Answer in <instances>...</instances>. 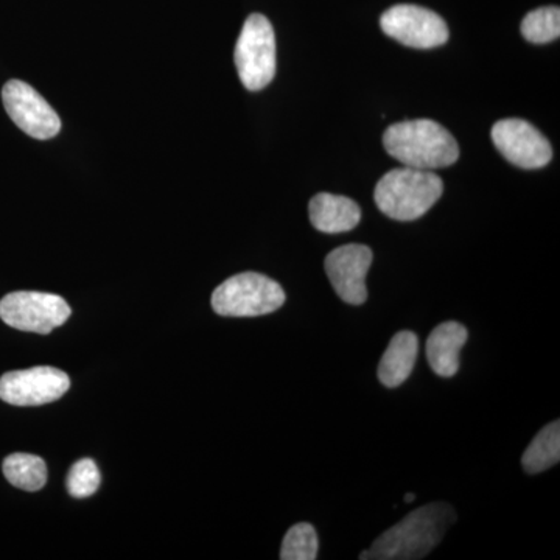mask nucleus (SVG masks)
Segmentation results:
<instances>
[{
  "instance_id": "f257e3e1",
  "label": "nucleus",
  "mask_w": 560,
  "mask_h": 560,
  "mask_svg": "<svg viewBox=\"0 0 560 560\" xmlns=\"http://www.w3.org/2000/svg\"><path fill=\"white\" fill-rule=\"evenodd\" d=\"M456 522L448 503H431L410 512L361 552V560H418L427 558Z\"/></svg>"
},
{
  "instance_id": "f03ea898",
  "label": "nucleus",
  "mask_w": 560,
  "mask_h": 560,
  "mask_svg": "<svg viewBox=\"0 0 560 560\" xmlns=\"http://www.w3.org/2000/svg\"><path fill=\"white\" fill-rule=\"evenodd\" d=\"M383 147L405 167L419 171L451 167L459 158L458 142L452 132L430 119L390 125L383 135Z\"/></svg>"
},
{
  "instance_id": "7ed1b4c3",
  "label": "nucleus",
  "mask_w": 560,
  "mask_h": 560,
  "mask_svg": "<svg viewBox=\"0 0 560 560\" xmlns=\"http://www.w3.org/2000/svg\"><path fill=\"white\" fill-rule=\"evenodd\" d=\"M442 191L444 183L436 173L401 167L378 180L374 200L389 219L412 221L425 215L440 200Z\"/></svg>"
},
{
  "instance_id": "20e7f679",
  "label": "nucleus",
  "mask_w": 560,
  "mask_h": 560,
  "mask_svg": "<svg viewBox=\"0 0 560 560\" xmlns=\"http://www.w3.org/2000/svg\"><path fill=\"white\" fill-rule=\"evenodd\" d=\"M285 304V291L276 280L259 272H242L224 280L212 294L217 315L254 318L279 311Z\"/></svg>"
},
{
  "instance_id": "39448f33",
  "label": "nucleus",
  "mask_w": 560,
  "mask_h": 560,
  "mask_svg": "<svg viewBox=\"0 0 560 560\" xmlns=\"http://www.w3.org/2000/svg\"><path fill=\"white\" fill-rule=\"evenodd\" d=\"M234 60L242 84L248 91H261L275 79L278 68L275 28L264 14L254 13L246 20Z\"/></svg>"
},
{
  "instance_id": "423d86ee",
  "label": "nucleus",
  "mask_w": 560,
  "mask_h": 560,
  "mask_svg": "<svg viewBox=\"0 0 560 560\" xmlns=\"http://www.w3.org/2000/svg\"><path fill=\"white\" fill-rule=\"evenodd\" d=\"M72 315L68 302L58 294L14 291L0 301V318L13 329L49 335Z\"/></svg>"
},
{
  "instance_id": "0eeeda50",
  "label": "nucleus",
  "mask_w": 560,
  "mask_h": 560,
  "mask_svg": "<svg viewBox=\"0 0 560 560\" xmlns=\"http://www.w3.org/2000/svg\"><path fill=\"white\" fill-rule=\"evenodd\" d=\"M382 31L411 49L429 50L444 46L448 27L440 14L419 5H396L381 18Z\"/></svg>"
},
{
  "instance_id": "6e6552de",
  "label": "nucleus",
  "mask_w": 560,
  "mask_h": 560,
  "mask_svg": "<svg viewBox=\"0 0 560 560\" xmlns=\"http://www.w3.org/2000/svg\"><path fill=\"white\" fill-rule=\"evenodd\" d=\"M69 388V375L51 366L7 372L0 377V399L14 407L51 404L61 399Z\"/></svg>"
},
{
  "instance_id": "1a4fd4ad",
  "label": "nucleus",
  "mask_w": 560,
  "mask_h": 560,
  "mask_svg": "<svg viewBox=\"0 0 560 560\" xmlns=\"http://www.w3.org/2000/svg\"><path fill=\"white\" fill-rule=\"evenodd\" d=\"M2 102L10 119L31 138L47 140L60 132V117L31 84L10 80L3 86Z\"/></svg>"
},
{
  "instance_id": "9d476101",
  "label": "nucleus",
  "mask_w": 560,
  "mask_h": 560,
  "mask_svg": "<svg viewBox=\"0 0 560 560\" xmlns=\"http://www.w3.org/2000/svg\"><path fill=\"white\" fill-rule=\"evenodd\" d=\"M490 138L504 160L526 171L545 167L551 161V143L529 121L522 119L497 121L490 131Z\"/></svg>"
},
{
  "instance_id": "9b49d317",
  "label": "nucleus",
  "mask_w": 560,
  "mask_h": 560,
  "mask_svg": "<svg viewBox=\"0 0 560 560\" xmlns=\"http://www.w3.org/2000/svg\"><path fill=\"white\" fill-rule=\"evenodd\" d=\"M372 259L371 248L359 243L340 246L326 257V272L338 296L350 305H361L368 300L366 276Z\"/></svg>"
},
{
  "instance_id": "f8f14e48",
  "label": "nucleus",
  "mask_w": 560,
  "mask_h": 560,
  "mask_svg": "<svg viewBox=\"0 0 560 560\" xmlns=\"http://www.w3.org/2000/svg\"><path fill=\"white\" fill-rule=\"evenodd\" d=\"M469 338V331L456 320L442 323L431 331L427 340V360L434 374L440 377H455L459 371L460 349Z\"/></svg>"
},
{
  "instance_id": "ddd939ff",
  "label": "nucleus",
  "mask_w": 560,
  "mask_h": 560,
  "mask_svg": "<svg viewBox=\"0 0 560 560\" xmlns=\"http://www.w3.org/2000/svg\"><path fill=\"white\" fill-rule=\"evenodd\" d=\"M313 228L324 234H341L359 226L361 209L348 197L318 194L308 205Z\"/></svg>"
},
{
  "instance_id": "4468645a",
  "label": "nucleus",
  "mask_w": 560,
  "mask_h": 560,
  "mask_svg": "<svg viewBox=\"0 0 560 560\" xmlns=\"http://www.w3.org/2000/svg\"><path fill=\"white\" fill-rule=\"evenodd\" d=\"M419 353L418 335L410 330H401L394 335L388 349L383 353L378 364V381L386 388H397L408 381Z\"/></svg>"
},
{
  "instance_id": "2eb2a0df",
  "label": "nucleus",
  "mask_w": 560,
  "mask_h": 560,
  "mask_svg": "<svg viewBox=\"0 0 560 560\" xmlns=\"http://www.w3.org/2000/svg\"><path fill=\"white\" fill-rule=\"evenodd\" d=\"M560 460V422L548 423L539 431L522 456L526 474L537 475L550 469Z\"/></svg>"
},
{
  "instance_id": "dca6fc26",
  "label": "nucleus",
  "mask_w": 560,
  "mask_h": 560,
  "mask_svg": "<svg viewBox=\"0 0 560 560\" xmlns=\"http://www.w3.org/2000/svg\"><path fill=\"white\" fill-rule=\"evenodd\" d=\"M3 475L14 488L36 492L47 482V466L39 456L13 453L2 464Z\"/></svg>"
},
{
  "instance_id": "f3484780",
  "label": "nucleus",
  "mask_w": 560,
  "mask_h": 560,
  "mask_svg": "<svg viewBox=\"0 0 560 560\" xmlns=\"http://www.w3.org/2000/svg\"><path fill=\"white\" fill-rule=\"evenodd\" d=\"M523 38L534 44H547L560 36L559 7H544L526 14L522 22Z\"/></svg>"
},
{
  "instance_id": "a211bd4d",
  "label": "nucleus",
  "mask_w": 560,
  "mask_h": 560,
  "mask_svg": "<svg viewBox=\"0 0 560 560\" xmlns=\"http://www.w3.org/2000/svg\"><path fill=\"white\" fill-rule=\"evenodd\" d=\"M319 540L311 523H298L285 534L280 548L282 560H315L318 558Z\"/></svg>"
},
{
  "instance_id": "6ab92c4d",
  "label": "nucleus",
  "mask_w": 560,
  "mask_h": 560,
  "mask_svg": "<svg viewBox=\"0 0 560 560\" xmlns=\"http://www.w3.org/2000/svg\"><path fill=\"white\" fill-rule=\"evenodd\" d=\"M102 477L94 459L84 458L73 464L66 488L73 499H88L101 488Z\"/></svg>"
},
{
  "instance_id": "aec40b11",
  "label": "nucleus",
  "mask_w": 560,
  "mask_h": 560,
  "mask_svg": "<svg viewBox=\"0 0 560 560\" xmlns=\"http://www.w3.org/2000/svg\"><path fill=\"white\" fill-rule=\"evenodd\" d=\"M415 500H416L415 493H411V492L405 493V501H407V503H411V501H415Z\"/></svg>"
}]
</instances>
